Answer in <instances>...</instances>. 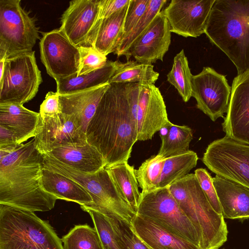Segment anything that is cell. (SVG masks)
I'll return each instance as SVG.
<instances>
[{
    "instance_id": "19",
    "label": "cell",
    "mask_w": 249,
    "mask_h": 249,
    "mask_svg": "<svg viewBox=\"0 0 249 249\" xmlns=\"http://www.w3.org/2000/svg\"><path fill=\"white\" fill-rule=\"evenodd\" d=\"M43 155L85 173H94L107 165L102 155L88 142L59 146Z\"/></svg>"
},
{
    "instance_id": "14",
    "label": "cell",
    "mask_w": 249,
    "mask_h": 249,
    "mask_svg": "<svg viewBox=\"0 0 249 249\" xmlns=\"http://www.w3.org/2000/svg\"><path fill=\"white\" fill-rule=\"evenodd\" d=\"M34 138L35 147L41 155L59 146L87 142L86 134L76 119L62 113L52 117L40 116Z\"/></svg>"
},
{
    "instance_id": "11",
    "label": "cell",
    "mask_w": 249,
    "mask_h": 249,
    "mask_svg": "<svg viewBox=\"0 0 249 249\" xmlns=\"http://www.w3.org/2000/svg\"><path fill=\"white\" fill-rule=\"evenodd\" d=\"M40 59L48 74L55 81L77 74L80 63L79 47L56 29L42 33Z\"/></svg>"
},
{
    "instance_id": "35",
    "label": "cell",
    "mask_w": 249,
    "mask_h": 249,
    "mask_svg": "<svg viewBox=\"0 0 249 249\" xmlns=\"http://www.w3.org/2000/svg\"><path fill=\"white\" fill-rule=\"evenodd\" d=\"M80 207L90 215L103 249H121L108 217L89 206L82 205Z\"/></svg>"
},
{
    "instance_id": "16",
    "label": "cell",
    "mask_w": 249,
    "mask_h": 249,
    "mask_svg": "<svg viewBox=\"0 0 249 249\" xmlns=\"http://www.w3.org/2000/svg\"><path fill=\"white\" fill-rule=\"evenodd\" d=\"M136 122L140 141L151 140L170 122L163 97L155 84H140Z\"/></svg>"
},
{
    "instance_id": "32",
    "label": "cell",
    "mask_w": 249,
    "mask_h": 249,
    "mask_svg": "<svg viewBox=\"0 0 249 249\" xmlns=\"http://www.w3.org/2000/svg\"><path fill=\"white\" fill-rule=\"evenodd\" d=\"M64 249H103L95 228L75 225L61 239Z\"/></svg>"
},
{
    "instance_id": "12",
    "label": "cell",
    "mask_w": 249,
    "mask_h": 249,
    "mask_svg": "<svg viewBox=\"0 0 249 249\" xmlns=\"http://www.w3.org/2000/svg\"><path fill=\"white\" fill-rule=\"evenodd\" d=\"M231 87L226 75L209 67H204L198 74L192 76V97L196 107L213 121L224 118L230 102Z\"/></svg>"
},
{
    "instance_id": "20",
    "label": "cell",
    "mask_w": 249,
    "mask_h": 249,
    "mask_svg": "<svg viewBox=\"0 0 249 249\" xmlns=\"http://www.w3.org/2000/svg\"><path fill=\"white\" fill-rule=\"evenodd\" d=\"M110 83L68 94H59L62 113L73 117L86 133L90 121Z\"/></svg>"
},
{
    "instance_id": "28",
    "label": "cell",
    "mask_w": 249,
    "mask_h": 249,
    "mask_svg": "<svg viewBox=\"0 0 249 249\" xmlns=\"http://www.w3.org/2000/svg\"><path fill=\"white\" fill-rule=\"evenodd\" d=\"M161 144L158 154L165 158L186 152L193 139L192 129L170 122L160 130Z\"/></svg>"
},
{
    "instance_id": "41",
    "label": "cell",
    "mask_w": 249,
    "mask_h": 249,
    "mask_svg": "<svg viewBox=\"0 0 249 249\" xmlns=\"http://www.w3.org/2000/svg\"><path fill=\"white\" fill-rule=\"evenodd\" d=\"M130 0H101V5L98 19L93 29L102 20L110 17L125 7L129 3Z\"/></svg>"
},
{
    "instance_id": "39",
    "label": "cell",
    "mask_w": 249,
    "mask_h": 249,
    "mask_svg": "<svg viewBox=\"0 0 249 249\" xmlns=\"http://www.w3.org/2000/svg\"><path fill=\"white\" fill-rule=\"evenodd\" d=\"M149 2V0H130L121 40L129 34L143 16L147 9Z\"/></svg>"
},
{
    "instance_id": "38",
    "label": "cell",
    "mask_w": 249,
    "mask_h": 249,
    "mask_svg": "<svg viewBox=\"0 0 249 249\" xmlns=\"http://www.w3.org/2000/svg\"><path fill=\"white\" fill-rule=\"evenodd\" d=\"M199 185L214 210L222 214L220 204L213 183V178L205 169L200 168L195 171Z\"/></svg>"
},
{
    "instance_id": "37",
    "label": "cell",
    "mask_w": 249,
    "mask_h": 249,
    "mask_svg": "<svg viewBox=\"0 0 249 249\" xmlns=\"http://www.w3.org/2000/svg\"><path fill=\"white\" fill-rule=\"evenodd\" d=\"M80 53V63L77 75H81L103 67L107 61V56L92 46L78 47Z\"/></svg>"
},
{
    "instance_id": "8",
    "label": "cell",
    "mask_w": 249,
    "mask_h": 249,
    "mask_svg": "<svg viewBox=\"0 0 249 249\" xmlns=\"http://www.w3.org/2000/svg\"><path fill=\"white\" fill-rule=\"evenodd\" d=\"M39 38L36 19L20 0H0V59L33 51Z\"/></svg>"
},
{
    "instance_id": "31",
    "label": "cell",
    "mask_w": 249,
    "mask_h": 249,
    "mask_svg": "<svg viewBox=\"0 0 249 249\" xmlns=\"http://www.w3.org/2000/svg\"><path fill=\"white\" fill-rule=\"evenodd\" d=\"M192 76L183 49L174 57L172 68L167 74L168 82L178 90L184 102L192 97Z\"/></svg>"
},
{
    "instance_id": "25",
    "label": "cell",
    "mask_w": 249,
    "mask_h": 249,
    "mask_svg": "<svg viewBox=\"0 0 249 249\" xmlns=\"http://www.w3.org/2000/svg\"><path fill=\"white\" fill-rule=\"evenodd\" d=\"M41 183L43 189L57 199L72 201L82 205L93 203L89 194L74 180L43 167Z\"/></svg>"
},
{
    "instance_id": "1",
    "label": "cell",
    "mask_w": 249,
    "mask_h": 249,
    "mask_svg": "<svg viewBox=\"0 0 249 249\" xmlns=\"http://www.w3.org/2000/svg\"><path fill=\"white\" fill-rule=\"evenodd\" d=\"M139 89V83H110L89 124L87 141L102 155L106 167L127 162L138 141Z\"/></svg>"
},
{
    "instance_id": "4",
    "label": "cell",
    "mask_w": 249,
    "mask_h": 249,
    "mask_svg": "<svg viewBox=\"0 0 249 249\" xmlns=\"http://www.w3.org/2000/svg\"><path fill=\"white\" fill-rule=\"evenodd\" d=\"M180 208L194 227L200 249H218L227 240V224L213 208L195 174H189L169 186Z\"/></svg>"
},
{
    "instance_id": "18",
    "label": "cell",
    "mask_w": 249,
    "mask_h": 249,
    "mask_svg": "<svg viewBox=\"0 0 249 249\" xmlns=\"http://www.w3.org/2000/svg\"><path fill=\"white\" fill-rule=\"evenodd\" d=\"M171 33L169 22L161 11L133 43L125 56L127 60L133 56L143 64L162 61L171 44Z\"/></svg>"
},
{
    "instance_id": "30",
    "label": "cell",
    "mask_w": 249,
    "mask_h": 249,
    "mask_svg": "<svg viewBox=\"0 0 249 249\" xmlns=\"http://www.w3.org/2000/svg\"><path fill=\"white\" fill-rule=\"evenodd\" d=\"M198 159L196 153L191 150L166 158L159 188L169 187L189 174L196 166Z\"/></svg>"
},
{
    "instance_id": "22",
    "label": "cell",
    "mask_w": 249,
    "mask_h": 249,
    "mask_svg": "<svg viewBox=\"0 0 249 249\" xmlns=\"http://www.w3.org/2000/svg\"><path fill=\"white\" fill-rule=\"evenodd\" d=\"M131 226L140 239L151 249H200L153 221L136 214Z\"/></svg>"
},
{
    "instance_id": "6",
    "label": "cell",
    "mask_w": 249,
    "mask_h": 249,
    "mask_svg": "<svg viewBox=\"0 0 249 249\" xmlns=\"http://www.w3.org/2000/svg\"><path fill=\"white\" fill-rule=\"evenodd\" d=\"M42 155L43 168L74 180L89 194L93 203L86 206L107 216L131 224L136 213L122 196L105 168L94 173H85L45 155Z\"/></svg>"
},
{
    "instance_id": "10",
    "label": "cell",
    "mask_w": 249,
    "mask_h": 249,
    "mask_svg": "<svg viewBox=\"0 0 249 249\" xmlns=\"http://www.w3.org/2000/svg\"><path fill=\"white\" fill-rule=\"evenodd\" d=\"M202 161L216 175L249 188V145L225 136L208 145Z\"/></svg>"
},
{
    "instance_id": "42",
    "label": "cell",
    "mask_w": 249,
    "mask_h": 249,
    "mask_svg": "<svg viewBox=\"0 0 249 249\" xmlns=\"http://www.w3.org/2000/svg\"><path fill=\"white\" fill-rule=\"evenodd\" d=\"M20 144L15 134L7 128L0 125V146Z\"/></svg>"
},
{
    "instance_id": "5",
    "label": "cell",
    "mask_w": 249,
    "mask_h": 249,
    "mask_svg": "<svg viewBox=\"0 0 249 249\" xmlns=\"http://www.w3.org/2000/svg\"><path fill=\"white\" fill-rule=\"evenodd\" d=\"M0 249H64L48 221L35 212L0 204Z\"/></svg>"
},
{
    "instance_id": "36",
    "label": "cell",
    "mask_w": 249,
    "mask_h": 249,
    "mask_svg": "<svg viewBox=\"0 0 249 249\" xmlns=\"http://www.w3.org/2000/svg\"><path fill=\"white\" fill-rule=\"evenodd\" d=\"M108 217L121 249H150L136 234L131 224L113 217Z\"/></svg>"
},
{
    "instance_id": "24",
    "label": "cell",
    "mask_w": 249,
    "mask_h": 249,
    "mask_svg": "<svg viewBox=\"0 0 249 249\" xmlns=\"http://www.w3.org/2000/svg\"><path fill=\"white\" fill-rule=\"evenodd\" d=\"M129 4L98 24L93 30L86 46H92L106 56L114 53L123 35Z\"/></svg>"
},
{
    "instance_id": "33",
    "label": "cell",
    "mask_w": 249,
    "mask_h": 249,
    "mask_svg": "<svg viewBox=\"0 0 249 249\" xmlns=\"http://www.w3.org/2000/svg\"><path fill=\"white\" fill-rule=\"evenodd\" d=\"M167 2L166 0H149L147 9L132 30L119 43L114 52L117 57L126 56L130 48L150 24Z\"/></svg>"
},
{
    "instance_id": "40",
    "label": "cell",
    "mask_w": 249,
    "mask_h": 249,
    "mask_svg": "<svg viewBox=\"0 0 249 249\" xmlns=\"http://www.w3.org/2000/svg\"><path fill=\"white\" fill-rule=\"evenodd\" d=\"M62 113L61 106L57 92L49 91L40 105V116H54Z\"/></svg>"
},
{
    "instance_id": "34",
    "label": "cell",
    "mask_w": 249,
    "mask_h": 249,
    "mask_svg": "<svg viewBox=\"0 0 249 249\" xmlns=\"http://www.w3.org/2000/svg\"><path fill=\"white\" fill-rule=\"evenodd\" d=\"M166 158L158 154L151 156L142 163L135 174L142 193L159 188L161 173Z\"/></svg>"
},
{
    "instance_id": "43",
    "label": "cell",
    "mask_w": 249,
    "mask_h": 249,
    "mask_svg": "<svg viewBox=\"0 0 249 249\" xmlns=\"http://www.w3.org/2000/svg\"><path fill=\"white\" fill-rule=\"evenodd\" d=\"M5 59V58L0 59V78L2 77L4 72Z\"/></svg>"
},
{
    "instance_id": "2",
    "label": "cell",
    "mask_w": 249,
    "mask_h": 249,
    "mask_svg": "<svg viewBox=\"0 0 249 249\" xmlns=\"http://www.w3.org/2000/svg\"><path fill=\"white\" fill-rule=\"evenodd\" d=\"M33 138L10 153L0 155V204L32 212L52 210L58 199L41 183L43 156Z\"/></svg>"
},
{
    "instance_id": "13",
    "label": "cell",
    "mask_w": 249,
    "mask_h": 249,
    "mask_svg": "<svg viewBox=\"0 0 249 249\" xmlns=\"http://www.w3.org/2000/svg\"><path fill=\"white\" fill-rule=\"evenodd\" d=\"M215 0H172L162 11L171 32L185 37L205 33L206 22Z\"/></svg>"
},
{
    "instance_id": "45",
    "label": "cell",
    "mask_w": 249,
    "mask_h": 249,
    "mask_svg": "<svg viewBox=\"0 0 249 249\" xmlns=\"http://www.w3.org/2000/svg\"></svg>"
},
{
    "instance_id": "7",
    "label": "cell",
    "mask_w": 249,
    "mask_h": 249,
    "mask_svg": "<svg viewBox=\"0 0 249 249\" xmlns=\"http://www.w3.org/2000/svg\"><path fill=\"white\" fill-rule=\"evenodd\" d=\"M137 214L153 221L200 249L196 231L172 195L169 187L141 192Z\"/></svg>"
},
{
    "instance_id": "26",
    "label": "cell",
    "mask_w": 249,
    "mask_h": 249,
    "mask_svg": "<svg viewBox=\"0 0 249 249\" xmlns=\"http://www.w3.org/2000/svg\"><path fill=\"white\" fill-rule=\"evenodd\" d=\"M119 61L107 60L102 68L87 74H77L56 81V92L59 95L80 92L109 83Z\"/></svg>"
},
{
    "instance_id": "17",
    "label": "cell",
    "mask_w": 249,
    "mask_h": 249,
    "mask_svg": "<svg viewBox=\"0 0 249 249\" xmlns=\"http://www.w3.org/2000/svg\"><path fill=\"white\" fill-rule=\"evenodd\" d=\"M101 0H73L62 15L59 30L74 45H87L99 15Z\"/></svg>"
},
{
    "instance_id": "27",
    "label": "cell",
    "mask_w": 249,
    "mask_h": 249,
    "mask_svg": "<svg viewBox=\"0 0 249 249\" xmlns=\"http://www.w3.org/2000/svg\"><path fill=\"white\" fill-rule=\"evenodd\" d=\"M105 168L122 196L137 214L141 193L134 166L126 161Z\"/></svg>"
},
{
    "instance_id": "15",
    "label": "cell",
    "mask_w": 249,
    "mask_h": 249,
    "mask_svg": "<svg viewBox=\"0 0 249 249\" xmlns=\"http://www.w3.org/2000/svg\"><path fill=\"white\" fill-rule=\"evenodd\" d=\"M231 86L222 129L228 138L249 145V69L235 77Z\"/></svg>"
},
{
    "instance_id": "29",
    "label": "cell",
    "mask_w": 249,
    "mask_h": 249,
    "mask_svg": "<svg viewBox=\"0 0 249 249\" xmlns=\"http://www.w3.org/2000/svg\"><path fill=\"white\" fill-rule=\"evenodd\" d=\"M159 76V73L154 71V66L152 64L129 60L125 63L118 62L109 83L154 84Z\"/></svg>"
},
{
    "instance_id": "21",
    "label": "cell",
    "mask_w": 249,
    "mask_h": 249,
    "mask_svg": "<svg viewBox=\"0 0 249 249\" xmlns=\"http://www.w3.org/2000/svg\"><path fill=\"white\" fill-rule=\"evenodd\" d=\"M213 180L224 218H249V188L217 175Z\"/></svg>"
},
{
    "instance_id": "3",
    "label": "cell",
    "mask_w": 249,
    "mask_h": 249,
    "mask_svg": "<svg viewBox=\"0 0 249 249\" xmlns=\"http://www.w3.org/2000/svg\"><path fill=\"white\" fill-rule=\"evenodd\" d=\"M204 34L232 61L238 75L249 69V0H215Z\"/></svg>"
},
{
    "instance_id": "44",
    "label": "cell",
    "mask_w": 249,
    "mask_h": 249,
    "mask_svg": "<svg viewBox=\"0 0 249 249\" xmlns=\"http://www.w3.org/2000/svg\"></svg>"
},
{
    "instance_id": "23",
    "label": "cell",
    "mask_w": 249,
    "mask_h": 249,
    "mask_svg": "<svg viewBox=\"0 0 249 249\" xmlns=\"http://www.w3.org/2000/svg\"><path fill=\"white\" fill-rule=\"evenodd\" d=\"M40 117L23 105L0 104V125L12 131L18 144L36 136Z\"/></svg>"
},
{
    "instance_id": "9",
    "label": "cell",
    "mask_w": 249,
    "mask_h": 249,
    "mask_svg": "<svg viewBox=\"0 0 249 249\" xmlns=\"http://www.w3.org/2000/svg\"><path fill=\"white\" fill-rule=\"evenodd\" d=\"M42 82L35 51L6 58L0 78V104L23 105L35 97Z\"/></svg>"
}]
</instances>
